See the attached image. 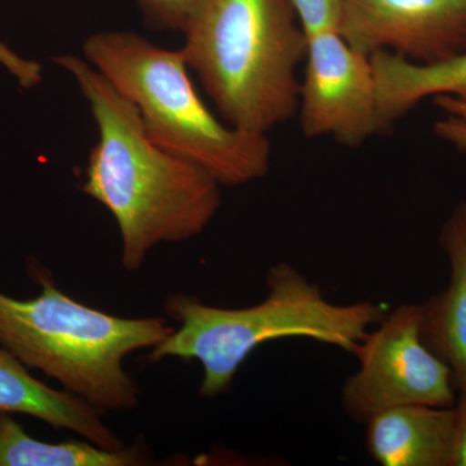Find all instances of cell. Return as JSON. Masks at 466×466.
I'll list each match as a JSON object with an SVG mask.
<instances>
[{"label":"cell","mask_w":466,"mask_h":466,"mask_svg":"<svg viewBox=\"0 0 466 466\" xmlns=\"http://www.w3.org/2000/svg\"><path fill=\"white\" fill-rule=\"evenodd\" d=\"M266 284V299L242 309L216 308L191 294H171L164 311L179 328L147 359L198 360L204 372L198 391L210 400L231 388L242 363L263 343L308 339L354 355L386 315L372 302H330L318 284L289 263L269 267Z\"/></svg>","instance_id":"3957f363"},{"label":"cell","mask_w":466,"mask_h":466,"mask_svg":"<svg viewBox=\"0 0 466 466\" xmlns=\"http://www.w3.org/2000/svg\"><path fill=\"white\" fill-rule=\"evenodd\" d=\"M354 357L359 370L343 383L341 404L358 424L394 407L455 406L452 372L422 339L420 305L403 303L386 314Z\"/></svg>","instance_id":"8992f818"},{"label":"cell","mask_w":466,"mask_h":466,"mask_svg":"<svg viewBox=\"0 0 466 466\" xmlns=\"http://www.w3.org/2000/svg\"><path fill=\"white\" fill-rule=\"evenodd\" d=\"M441 116L434 124V133L441 142L466 152V100L453 96L434 97Z\"/></svg>","instance_id":"5bb4252c"},{"label":"cell","mask_w":466,"mask_h":466,"mask_svg":"<svg viewBox=\"0 0 466 466\" xmlns=\"http://www.w3.org/2000/svg\"><path fill=\"white\" fill-rule=\"evenodd\" d=\"M179 48L220 118L268 134L299 110L308 34L291 0H200Z\"/></svg>","instance_id":"7a4b0ae2"},{"label":"cell","mask_w":466,"mask_h":466,"mask_svg":"<svg viewBox=\"0 0 466 466\" xmlns=\"http://www.w3.org/2000/svg\"><path fill=\"white\" fill-rule=\"evenodd\" d=\"M305 76L299 86L300 128L308 139L333 137L349 148L383 135L370 58L337 30L308 35Z\"/></svg>","instance_id":"52a82bcc"},{"label":"cell","mask_w":466,"mask_h":466,"mask_svg":"<svg viewBox=\"0 0 466 466\" xmlns=\"http://www.w3.org/2000/svg\"><path fill=\"white\" fill-rule=\"evenodd\" d=\"M84 57L139 110L152 142L207 170L222 187L245 186L269 173L266 134L249 133L214 115L188 75L180 50L133 32L104 30L84 43Z\"/></svg>","instance_id":"5b68a950"},{"label":"cell","mask_w":466,"mask_h":466,"mask_svg":"<svg viewBox=\"0 0 466 466\" xmlns=\"http://www.w3.org/2000/svg\"><path fill=\"white\" fill-rule=\"evenodd\" d=\"M455 433L451 466H466V391L458 392L455 406Z\"/></svg>","instance_id":"ac0fdd59"},{"label":"cell","mask_w":466,"mask_h":466,"mask_svg":"<svg viewBox=\"0 0 466 466\" xmlns=\"http://www.w3.org/2000/svg\"><path fill=\"white\" fill-rule=\"evenodd\" d=\"M450 283L421 306L422 339L450 367L456 392L466 391V201L451 211L440 232Z\"/></svg>","instance_id":"9c48e42d"},{"label":"cell","mask_w":466,"mask_h":466,"mask_svg":"<svg viewBox=\"0 0 466 466\" xmlns=\"http://www.w3.org/2000/svg\"><path fill=\"white\" fill-rule=\"evenodd\" d=\"M153 26L168 32H183L200 0H135Z\"/></svg>","instance_id":"9a60e30c"},{"label":"cell","mask_w":466,"mask_h":466,"mask_svg":"<svg viewBox=\"0 0 466 466\" xmlns=\"http://www.w3.org/2000/svg\"><path fill=\"white\" fill-rule=\"evenodd\" d=\"M366 446L382 466H451L453 407L410 404L382 410L367 422Z\"/></svg>","instance_id":"30bf717a"},{"label":"cell","mask_w":466,"mask_h":466,"mask_svg":"<svg viewBox=\"0 0 466 466\" xmlns=\"http://www.w3.org/2000/svg\"><path fill=\"white\" fill-rule=\"evenodd\" d=\"M148 461L147 451L137 446L106 450L86 440H35L9 413L0 410V466H139Z\"/></svg>","instance_id":"4fadbf2b"},{"label":"cell","mask_w":466,"mask_h":466,"mask_svg":"<svg viewBox=\"0 0 466 466\" xmlns=\"http://www.w3.org/2000/svg\"><path fill=\"white\" fill-rule=\"evenodd\" d=\"M337 32L368 57L433 63L466 50V0H341Z\"/></svg>","instance_id":"ba28073f"},{"label":"cell","mask_w":466,"mask_h":466,"mask_svg":"<svg viewBox=\"0 0 466 466\" xmlns=\"http://www.w3.org/2000/svg\"><path fill=\"white\" fill-rule=\"evenodd\" d=\"M30 274L42 285L35 299L0 293V348L103 412L137 410L140 389L125 359L157 348L174 328L165 318H119L88 308L57 289L39 265Z\"/></svg>","instance_id":"277c9868"},{"label":"cell","mask_w":466,"mask_h":466,"mask_svg":"<svg viewBox=\"0 0 466 466\" xmlns=\"http://www.w3.org/2000/svg\"><path fill=\"white\" fill-rule=\"evenodd\" d=\"M55 64L75 79L96 122L81 191L103 205L121 233V265L137 271L159 244L200 235L222 205L220 184L198 165L150 140L139 110L75 54Z\"/></svg>","instance_id":"6da1fadb"},{"label":"cell","mask_w":466,"mask_h":466,"mask_svg":"<svg viewBox=\"0 0 466 466\" xmlns=\"http://www.w3.org/2000/svg\"><path fill=\"white\" fill-rule=\"evenodd\" d=\"M0 66H5L16 78L18 85L25 90H32L41 85L43 78L41 64L20 56L3 42H0Z\"/></svg>","instance_id":"e0dca14e"},{"label":"cell","mask_w":466,"mask_h":466,"mask_svg":"<svg viewBox=\"0 0 466 466\" xmlns=\"http://www.w3.org/2000/svg\"><path fill=\"white\" fill-rule=\"evenodd\" d=\"M306 34L339 30L341 0H291Z\"/></svg>","instance_id":"2e32d148"},{"label":"cell","mask_w":466,"mask_h":466,"mask_svg":"<svg viewBox=\"0 0 466 466\" xmlns=\"http://www.w3.org/2000/svg\"><path fill=\"white\" fill-rule=\"evenodd\" d=\"M0 410L35 417L66 429L101 449H125L124 441L104 422V412L66 390H55L27 372L7 350L0 348Z\"/></svg>","instance_id":"8fae6325"},{"label":"cell","mask_w":466,"mask_h":466,"mask_svg":"<svg viewBox=\"0 0 466 466\" xmlns=\"http://www.w3.org/2000/svg\"><path fill=\"white\" fill-rule=\"evenodd\" d=\"M370 58L385 133L429 97L466 100V50L433 63H413L389 51Z\"/></svg>","instance_id":"7c38bea8"}]
</instances>
